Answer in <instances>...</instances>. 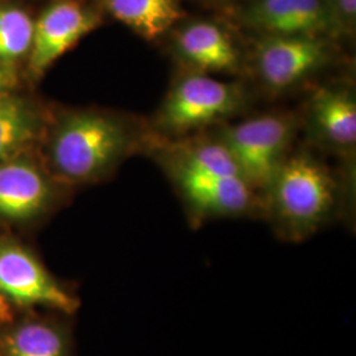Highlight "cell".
I'll return each mask as SVG.
<instances>
[{"mask_svg":"<svg viewBox=\"0 0 356 356\" xmlns=\"http://www.w3.org/2000/svg\"><path fill=\"white\" fill-rule=\"evenodd\" d=\"M140 143L136 129L114 115L78 111L54 129L51 165L69 182H91L107 176Z\"/></svg>","mask_w":356,"mask_h":356,"instance_id":"1","label":"cell"},{"mask_svg":"<svg viewBox=\"0 0 356 356\" xmlns=\"http://www.w3.org/2000/svg\"><path fill=\"white\" fill-rule=\"evenodd\" d=\"M335 204L334 178L309 154L288 157L261 200V209L289 242H302L316 234L330 219Z\"/></svg>","mask_w":356,"mask_h":356,"instance_id":"2","label":"cell"},{"mask_svg":"<svg viewBox=\"0 0 356 356\" xmlns=\"http://www.w3.org/2000/svg\"><path fill=\"white\" fill-rule=\"evenodd\" d=\"M244 101L238 85L194 72L179 78L169 90L156 114L154 126L160 134L182 136L236 114Z\"/></svg>","mask_w":356,"mask_h":356,"instance_id":"3","label":"cell"},{"mask_svg":"<svg viewBox=\"0 0 356 356\" xmlns=\"http://www.w3.org/2000/svg\"><path fill=\"white\" fill-rule=\"evenodd\" d=\"M296 134L291 115L266 114L226 126L219 132L234 157L243 179L254 191H266L288 159V149Z\"/></svg>","mask_w":356,"mask_h":356,"instance_id":"4","label":"cell"},{"mask_svg":"<svg viewBox=\"0 0 356 356\" xmlns=\"http://www.w3.org/2000/svg\"><path fill=\"white\" fill-rule=\"evenodd\" d=\"M0 292L11 305L19 307L45 306L69 316L79 307L76 296L17 243L0 242Z\"/></svg>","mask_w":356,"mask_h":356,"instance_id":"5","label":"cell"},{"mask_svg":"<svg viewBox=\"0 0 356 356\" xmlns=\"http://www.w3.org/2000/svg\"><path fill=\"white\" fill-rule=\"evenodd\" d=\"M193 220L251 214L261 209L254 189L235 176L202 175L181 168H166Z\"/></svg>","mask_w":356,"mask_h":356,"instance_id":"6","label":"cell"},{"mask_svg":"<svg viewBox=\"0 0 356 356\" xmlns=\"http://www.w3.org/2000/svg\"><path fill=\"white\" fill-rule=\"evenodd\" d=\"M326 42L313 36H272L256 51V70L273 91L288 90L329 61Z\"/></svg>","mask_w":356,"mask_h":356,"instance_id":"7","label":"cell"},{"mask_svg":"<svg viewBox=\"0 0 356 356\" xmlns=\"http://www.w3.org/2000/svg\"><path fill=\"white\" fill-rule=\"evenodd\" d=\"M98 23V16L76 0L51 3L33 26L31 69L36 73L45 72L81 38L94 31Z\"/></svg>","mask_w":356,"mask_h":356,"instance_id":"8","label":"cell"},{"mask_svg":"<svg viewBox=\"0 0 356 356\" xmlns=\"http://www.w3.org/2000/svg\"><path fill=\"white\" fill-rule=\"evenodd\" d=\"M245 19L272 36L317 38L334 26L325 0H259L247 11Z\"/></svg>","mask_w":356,"mask_h":356,"instance_id":"9","label":"cell"},{"mask_svg":"<svg viewBox=\"0 0 356 356\" xmlns=\"http://www.w3.org/2000/svg\"><path fill=\"white\" fill-rule=\"evenodd\" d=\"M51 182L38 166L26 160L0 163V216L28 220L40 216L51 202Z\"/></svg>","mask_w":356,"mask_h":356,"instance_id":"10","label":"cell"},{"mask_svg":"<svg viewBox=\"0 0 356 356\" xmlns=\"http://www.w3.org/2000/svg\"><path fill=\"white\" fill-rule=\"evenodd\" d=\"M307 123L322 144L348 149L356 143V101L350 90L321 88L309 102Z\"/></svg>","mask_w":356,"mask_h":356,"instance_id":"11","label":"cell"},{"mask_svg":"<svg viewBox=\"0 0 356 356\" xmlns=\"http://www.w3.org/2000/svg\"><path fill=\"white\" fill-rule=\"evenodd\" d=\"M175 51L182 63L200 73L234 72L239 54L229 36L209 22H197L181 29L175 40Z\"/></svg>","mask_w":356,"mask_h":356,"instance_id":"12","label":"cell"},{"mask_svg":"<svg viewBox=\"0 0 356 356\" xmlns=\"http://www.w3.org/2000/svg\"><path fill=\"white\" fill-rule=\"evenodd\" d=\"M116 20L143 38H159L181 17L177 0H103Z\"/></svg>","mask_w":356,"mask_h":356,"instance_id":"13","label":"cell"},{"mask_svg":"<svg viewBox=\"0 0 356 356\" xmlns=\"http://www.w3.org/2000/svg\"><path fill=\"white\" fill-rule=\"evenodd\" d=\"M0 355L69 356V337L56 323L28 321L4 334Z\"/></svg>","mask_w":356,"mask_h":356,"instance_id":"14","label":"cell"},{"mask_svg":"<svg viewBox=\"0 0 356 356\" xmlns=\"http://www.w3.org/2000/svg\"><path fill=\"white\" fill-rule=\"evenodd\" d=\"M163 163L166 168H181L202 175L242 177L234 157L219 138L170 145L164 152Z\"/></svg>","mask_w":356,"mask_h":356,"instance_id":"15","label":"cell"},{"mask_svg":"<svg viewBox=\"0 0 356 356\" xmlns=\"http://www.w3.org/2000/svg\"><path fill=\"white\" fill-rule=\"evenodd\" d=\"M36 115L29 104L17 97H0V163L13 159L35 136Z\"/></svg>","mask_w":356,"mask_h":356,"instance_id":"16","label":"cell"},{"mask_svg":"<svg viewBox=\"0 0 356 356\" xmlns=\"http://www.w3.org/2000/svg\"><path fill=\"white\" fill-rule=\"evenodd\" d=\"M35 22L16 7L0 8V64L10 65L31 51Z\"/></svg>","mask_w":356,"mask_h":356,"instance_id":"17","label":"cell"},{"mask_svg":"<svg viewBox=\"0 0 356 356\" xmlns=\"http://www.w3.org/2000/svg\"><path fill=\"white\" fill-rule=\"evenodd\" d=\"M356 0H335V11L331 13L332 23L335 26V19L342 17L344 22L350 23L355 17Z\"/></svg>","mask_w":356,"mask_h":356,"instance_id":"18","label":"cell"},{"mask_svg":"<svg viewBox=\"0 0 356 356\" xmlns=\"http://www.w3.org/2000/svg\"><path fill=\"white\" fill-rule=\"evenodd\" d=\"M13 83V76L10 72V67L0 64V97L8 94V90L11 89Z\"/></svg>","mask_w":356,"mask_h":356,"instance_id":"19","label":"cell"},{"mask_svg":"<svg viewBox=\"0 0 356 356\" xmlns=\"http://www.w3.org/2000/svg\"><path fill=\"white\" fill-rule=\"evenodd\" d=\"M13 319V305L0 292V323H10Z\"/></svg>","mask_w":356,"mask_h":356,"instance_id":"20","label":"cell"}]
</instances>
